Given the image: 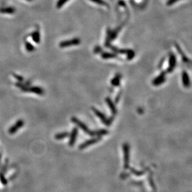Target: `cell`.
Returning a JSON list of instances; mask_svg holds the SVG:
<instances>
[{"label":"cell","instance_id":"6da1fadb","mask_svg":"<svg viewBox=\"0 0 192 192\" xmlns=\"http://www.w3.org/2000/svg\"><path fill=\"white\" fill-rule=\"evenodd\" d=\"M71 121L73 122L75 125H77L81 129L84 131L86 134L91 135V136H94V135H95V131H92L91 130H90L89 128L86 126L85 124L82 123L81 121H80V120L77 119V118H75V117L71 118Z\"/></svg>","mask_w":192,"mask_h":192},{"label":"cell","instance_id":"7a4b0ae2","mask_svg":"<svg viewBox=\"0 0 192 192\" xmlns=\"http://www.w3.org/2000/svg\"><path fill=\"white\" fill-rule=\"evenodd\" d=\"M92 110L93 112L95 113V114L98 117L101 121H102L105 125L106 126H110L111 125V123H113L114 120L113 117H110V118H107L106 116H105L103 113H102L101 111H100L98 110H97L95 108H92Z\"/></svg>","mask_w":192,"mask_h":192},{"label":"cell","instance_id":"3957f363","mask_svg":"<svg viewBox=\"0 0 192 192\" xmlns=\"http://www.w3.org/2000/svg\"><path fill=\"white\" fill-rule=\"evenodd\" d=\"M124 151V167L125 169L129 167V146L127 143L123 145Z\"/></svg>","mask_w":192,"mask_h":192},{"label":"cell","instance_id":"277c9868","mask_svg":"<svg viewBox=\"0 0 192 192\" xmlns=\"http://www.w3.org/2000/svg\"><path fill=\"white\" fill-rule=\"evenodd\" d=\"M80 44V40L78 38H75L73 39L62 41V42L60 43L59 46L62 48H65L67 47L77 46V45H79Z\"/></svg>","mask_w":192,"mask_h":192},{"label":"cell","instance_id":"5b68a950","mask_svg":"<svg viewBox=\"0 0 192 192\" xmlns=\"http://www.w3.org/2000/svg\"><path fill=\"white\" fill-rule=\"evenodd\" d=\"M101 137H98L96 138H93L91 139H89V140L85 141L84 143H82V144L80 146V147H79V148H80V149L81 150L87 148V147H89L93 144H95L96 142H99L101 140Z\"/></svg>","mask_w":192,"mask_h":192},{"label":"cell","instance_id":"8992f818","mask_svg":"<svg viewBox=\"0 0 192 192\" xmlns=\"http://www.w3.org/2000/svg\"><path fill=\"white\" fill-rule=\"evenodd\" d=\"M22 91L24 92H32L36 94L39 95H42L44 93V90L42 89L38 86H33V87H25L22 89Z\"/></svg>","mask_w":192,"mask_h":192},{"label":"cell","instance_id":"52a82bcc","mask_svg":"<svg viewBox=\"0 0 192 192\" xmlns=\"http://www.w3.org/2000/svg\"><path fill=\"white\" fill-rule=\"evenodd\" d=\"M24 121H22L21 119L18 120L14 125H13L10 127V129H9V133L10 134H14L18 130L20 129L22 126H24Z\"/></svg>","mask_w":192,"mask_h":192},{"label":"cell","instance_id":"ba28073f","mask_svg":"<svg viewBox=\"0 0 192 192\" xmlns=\"http://www.w3.org/2000/svg\"><path fill=\"white\" fill-rule=\"evenodd\" d=\"M177 59L176 57L174 54H171L170 55V57H169V67L167 69L168 72H172V71L174 70L175 67L176 66Z\"/></svg>","mask_w":192,"mask_h":192},{"label":"cell","instance_id":"9c48e42d","mask_svg":"<svg viewBox=\"0 0 192 192\" xmlns=\"http://www.w3.org/2000/svg\"><path fill=\"white\" fill-rule=\"evenodd\" d=\"M165 81V72H162L159 76L154 78L152 81V84L155 86H159Z\"/></svg>","mask_w":192,"mask_h":192},{"label":"cell","instance_id":"30bf717a","mask_svg":"<svg viewBox=\"0 0 192 192\" xmlns=\"http://www.w3.org/2000/svg\"><path fill=\"white\" fill-rule=\"evenodd\" d=\"M78 131L77 127H74L71 131V133L70 134V138L69 144L70 146H73L75 144V142L76 141V139L78 135Z\"/></svg>","mask_w":192,"mask_h":192},{"label":"cell","instance_id":"8fae6325","mask_svg":"<svg viewBox=\"0 0 192 192\" xmlns=\"http://www.w3.org/2000/svg\"><path fill=\"white\" fill-rule=\"evenodd\" d=\"M182 81L184 86L186 88H189L190 86V80L189 74L185 71H183L182 73Z\"/></svg>","mask_w":192,"mask_h":192},{"label":"cell","instance_id":"7c38bea8","mask_svg":"<svg viewBox=\"0 0 192 192\" xmlns=\"http://www.w3.org/2000/svg\"><path fill=\"white\" fill-rule=\"evenodd\" d=\"M106 102L107 104L110 107V110L112 112V114L113 115H116L117 114V110H116V108L115 106V104L113 102V101L110 98H106Z\"/></svg>","mask_w":192,"mask_h":192},{"label":"cell","instance_id":"4fadbf2b","mask_svg":"<svg viewBox=\"0 0 192 192\" xmlns=\"http://www.w3.org/2000/svg\"><path fill=\"white\" fill-rule=\"evenodd\" d=\"M15 8L12 7H6L0 8V13L6 14H13L15 12Z\"/></svg>","mask_w":192,"mask_h":192},{"label":"cell","instance_id":"5bb4252c","mask_svg":"<svg viewBox=\"0 0 192 192\" xmlns=\"http://www.w3.org/2000/svg\"><path fill=\"white\" fill-rule=\"evenodd\" d=\"M69 135V133L67 132H63V133H61L59 134H57L55 135V138L57 140H61V139H65Z\"/></svg>","mask_w":192,"mask_h":192},{"label":"cell","instance_id":"9a60e30c","mask_svg":"<svg viewBox=\"0 0 192 192\" xmlns=\"http://www.w3.org/2000/svg\"><path fill=\"white\" fill-rule=\"evenodd\" d=\"M120 79H121V76L119 75H117L116 76L112 79L111 84L115 86H118L120 84Z\"/></svg>","mask_w":192,"mask_h":192},{"label":"cell","instance_id":"2e32d148","mask_svg":"<svg viewBox=\"0 0 192 192\" xmlns=\"http://www.w3.org/2000/svg\"><path fill=\"white\" fill-rule=\"evenodd\" d=\"M32 39L35 42L39 43L40 42V33L39 31H36L34 32L32 34Z\"/></svg>","mask_w":192,"mask_h":192},{"label":"cell","instance_id":"e0dca14e","mask_svg":"<svg viewBox=\"0 0 192 192\" xmlns=\"http://www.w3.org/2000/svg\"><path fill=\"white\" fill-rule=\"evenodd\" d=\"M95 135H98L99 137L102 136V135H106L108 134V131L106 129H99L96 131H95Z\"/></svg>","mask_w":192,"mask_h":192},{"label":"cell","instance_id":"ac0fdd59","mask_svg":"<svg viewBox=\"0 0 192 192\" xmlns=\"http://www.w3.org/2000/svg\"><path fill=\"white\" fill-rule=\"evenodd\" d=\"M90 1L95 3H96L97 5H100L101 6H107L108 5L107 3L104 1H103V0H90Z\"/></svg>","mask_w":192,"mask_h":192},{"label":"cell","instance_id":"d6986e66","mask_svg":"<svg viewBox=\"0 0 192 192\" xmlns=\"http://www.w3.org/2000/svg\"><path fill=\"white\" fill-rule=\"evenodd\" d=\"M130 170H131V172L133 173V174H134L135 175H136V176H141V175H142L144 174V172L138 171V170H135V169H134V168H131Z\"/></svg>","mask_w":192,"mask_h":192},{"label":"cell","instance_id":"ffe728a7","mask_svg":"<svg viewBox=\"0 0 192 192\" xmlns=\"http://www.w3.org/2000/svg\"><path fill=\"white\" fill-rule=\"evenodd\" d=\"M176 47H177V49L178 51L179 52V53H180V54L181 55L182 59H183V60H184V61H185V62H189V59H188V58L187 59V57H185V55H184V54H182V52H182L181 49H180V48L178 46H176Z\"/></svg>","mask_w":192,"mask_h":192},{"label":"cell","instance_id":"44dd1931","mask_svg":"<svg viewBox=\"0 0 192 192\" xmlns=\"http://www.w3.org/2000/svg\"><path fill=\"white\" fill-rule=\"evenodd\" d=\"M26 50L29 52H32L34 49V47L33 46H32L31 44H30V43H26Z\"/></svg>","mask_w":192,"mask_h":192},{"label":"cell","instance_id":"7402d4cb","mask_svg":"<svg viewBox=\"0 0 192 192\" xmlns=\"http://www.w3.org/2000/svg\"><path fill=\"white\" fill-rule=\"evenodd\" d=\"M69 0H59V1L57 3V7L60 8L63 5H65V3H67Z\"/></svg>","mask_w":192,"mask_h":192},{"label":"cell","instance_id":"603a6c76","mask_svg":"<svg viewBox=\"0 0 192 192\" xmlns=\"http://www.w3.org/2000/svg\"><path fill=\"white\" fill-rule=\"evenodd\" d=\"M0 180H1V183L3 184V185H6V184L7 183V180L5 178V176H4L2 172L0 173Z\"/></svg>","mask_w":192,"mask_h":192},{"label":"cell","instance_id":"cb8c5ba5","mask_svg":"<svg viewBox=\"0 0 192 192\" xmlns=\"http://www.w3.org/2000/svg\"><path fill=\"white\" fill-rule=\"evenodd\" d=\"M102 57L104 59H108L111 57H115V55L113 54H110V53H105L102 55Z\"/></svg>","mask_w":192,"mask_h":192},{"label":"cell","instance_id":"d4e9b609","mask_svg":"<svg viewBox=\"0 0 192 192\" xmlns=\"http://www.w3.org/2000/svg\"><path fill=\"white\" fill-rule=\"evenodd\" d=\"M179 1H180V0H168V1L167 2V5L171 6Z\"/></svg>","mask_w":192,"mask_h":192},{"label":"cell","instance_id":"484cf974","mask_svg":"<svg viewBox=\"0 0 192 192\" xmlns=\"http://www.w3.org/2000/svg\"><path fill=\"white\" fill-rule=\"evenodd\" d=\"M14 77H16L17 80H18L20 82H21V81L23 80V79H22V77H20V76H18V75H14Z\"/></svg>","mask_w":192,"mask_h":192},{"label":"cell","instance_id":"4316f807","mask_svg":"<svg viewBox=\"0 0 192 192\" xmlns=\"http://www.w3.org/2000/svg\"><path fill=\"white\" fill-rule=\"evenodd\" d=\"M120 96H121V93H119V95H118L117 96H116V100H115L116 103H118V102L119 100V99H120Z\"/></svg>","mask_w":192,"mask_h":192}]
</instances>
